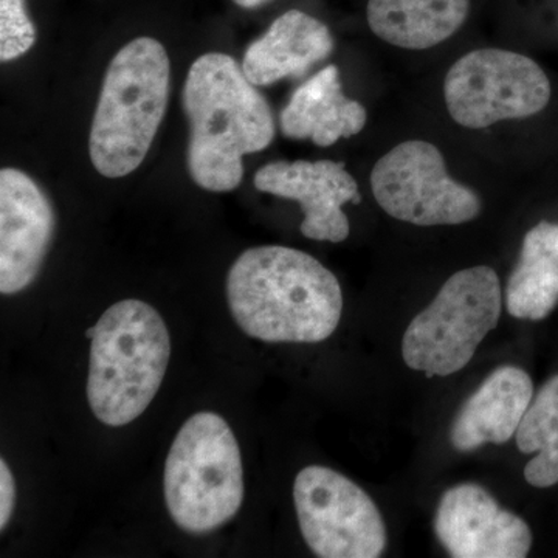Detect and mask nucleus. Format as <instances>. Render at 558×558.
<instances>
[{
    "mask_svg": "<svg viewBox=\"0 0 558 558\" xmlns=\"http://www.w3.org/2000/svg\"><path fill=\"white\" fill-rule=\"evenodd\" d=\"M234 322L267 343H319L339 326V279L301 250L263 245L245 250L227 277Z\"/></svg>",
    "mask_w": 558,
    "mask_h": 558,
    "instance_id": "f257e3e1",
    "label": "nucleus"
},
{
    "mask_svg": "<svg viewBox=\"0 0 558 558\" xmlns=\"http://www.w3.org/2000/svg\"><path fill=\"white\" fill-rule=\"evenodd\" d=\"M190 121L189 170L201 189L229 193L244 175L242 159L270 146L275 119L269 102L223 53L202 54L183 86Z\"/></svg>",
    "mask_w": 558,
    "mask_h": 558,
    "instance_id": "f03ea898",
    "label": "nucleus"
},
{
    "mask_svg": "<svg viewBox=\"0 0 558 558\" xmlns=\"http://www.w3.org/2000/svg\"><path fill=\"white\" fill-rule=\"evenodd\" d=\"M90 341L92 413L108 427H124L159 392L171 357L170 332L150 304L123 300L101 315Z\"/></svg>",
    "mask_w": 558,
    "mask_h": 558,
    "instance_id": "7ed1b4c3",
    "label": "nucleus"
},
{
    "mask_svg": "<svg viewBox=\"0 0 558 558\" xmlns=\"http://www.w3.org/2000/svg\"><path fill=\"white\" fill-rule=\"evenodd\" d=\"M171 65L159 40L137 38L110 61L92 120V165L109 179L137 170L148 156L170 97Z\"/></svg>",
    "mask_w": 558,
    "mask_h": 558,
    "instance_id": "20e7f679",
    "label": "nucleus"
},
{
    "mask_svg": "<svg viewBox=\"0 0 558 558\" xmlns=\"http://www.w3.org/2000/svg\"><path fill=\"white\" fill-rule=\"evenodd\" d=\"M165 501L189 534H208L229 523L244 501L240 444L226 418L194 414L179 429L165 464Z\"/></svg>",
    "mask_w": 558,
    "mask_h": 558,
    "instance_id": "39448f33",
    "label": "nucleus"
},
{
    "mask_svg": "<svg viewBox=\"0 0 558 558\" xmlns=\"http://www.w3.org/2000/svg\"><path fill=\"white\" fill-rule=\"evenodd\" d=\"M501 282L487 266L458 271L405 330L402 355L411 369L447 377L468 366L481 341L497 328Z\"/></svg>",
    "mask_w": 558,
    "mask_h": 558,
    "instance_id": "423d86ee",
    "label": "nucleus"
},
{
    "mask_svg": "<svg viewBox=\"0 0 558 558\" xmlns=\"http://www.w3.org/2000/svg\"><path fill=\"white\" fill-rule=\"evenodd\" d=\"M451 119L470 130L542 112L550 83L537 62L515 51L481 49L454 62L444 83Z\"/></svg>",
    "mask_w": 558,
    "mask_h": 558,
    "instance_id": "0eeeda50",
    "label": "nucleus"
},
{
    "mask_svg": "<svg viewBox=\"0 0 558 558\" xmlns=\"http://www.w3.org/2000/svg\"><path fill=\"white\" fill-rule=\"evenodd\" d=\"M301 534L322 558H377L387 529L369 495L336 470L310 465L293 484Z\"/></svg>",
    "mask_w": 558,
    "mask_h": 558,
    "instance_id": "6e6552de",
    "label": "nucleus"
},
{
    "mask_svg": "<svg viewBox=\"0 0 558 558\" xmlns=\"http://www.w3.org/2000/svg\"><path fill=\"white\" fill-rule=\"evenodd\" d=\"M371 186L389 216L414 226H458L481 211L480 197L450 178L440 150L424 140L400 143L385 154Z\"/></svg>",
    "mask_w": 558,
    "mask_h": 558,
    "instance_id": "1a4fd4ad",
    "label": "nucleus"
},
{
    "mask_svg": "<svg viewBox=\"0 0 558 558\" xmlns=\"http://www.w3.org/2000/svg\"><path fill=\"white\" fill-rule=\"evenodd\" d=\"M57 229L53 205L16 168L0 171V292L14 295L38 277Z\"/></svg>",
    "mask_w": 558,
    "mask_h": 558,
    "instance_id": "9d476101",
    "label": "nucleus"
},
{
    "mask_svg": "<svg viewBox=\"0 0 558 558\" xmlns=\"http://www.w3.org/2000/svg\"><path fill=\"white\" fill-rule=\"evenodd\" d=\"M435 532L454 558H523L532 548L526 521L499 508L478 484H459L442 495Z\"/></svg>",
    "mask_w": 558,
    "mask_h": 558,
    "instance_id": "9b49d317",
    "label": "nucleus"
},
{
    "mask_svg": "<svg viewBox=\"0 0 558 558\" xmlns=\"http://www.w3.org/2000/svg\"><path fill=\"white\" fill-rule=\"evenodd\" d=\"M256 190L282 199L296 201L303 208L301 233L310 240L343 242L349 220L348 202L359 204V185L343 163L332 160L274 161L255 174Z\"/></svg>",
    "mask_w": 558,
    "mask_h": 558,
    "instance_id": "f8f14e48",
    "label": "nucleus"
},
{
    "mask_svg": "<svg viewBox=\"0 0 558 558\" xmlns=\"http://www.w3.org/2000/svg\"><path fill=\"white\" fill-rule=\"evenodd\" d=\"M534 398V384L517 366L495 369L464 403L450 432L451 446L473 451L486 444H506L515 436Z\"/></svg>",
    "mask_w": 558,
    "mask_h": 558,
    "instance_id": "ddd939ff",
    "label": "nucleus"
},
{
    "mask_svg": "<svg viewBox=\"0 0 558 558\" xmlns=\"http://www.w3.org/2000/svg\"><path fill=\"white\" fill-rule=\"evenodd\" d=\"M328 25L300 10L279 16L245 51L242 70L256 87L303 76L332 53Z\"/></svg>",
    "mask_w": 558,
    "mask_h": 558,
    "instance_id": "4468645a",
    "label": "nucleus"
},
{
    "mask_svg": "<svg viewBox=\"0 0 558 558\" xmlns=\"http://www.w3.org/2000/svg\"><path fill=\"white\" fill-rule=\"evenodd\" d=\"M284 137L312 140L315 145H333L340 138L357 135L366 124V110L349 100L336 65L319 70L301 84L279 117Z\"/></svg>",
    "mask_w": 558,
    "mask_h": 558,
    "instance_id": "2eb2a0df",
    "label": "nucleus"
},
{
    "mask_svg": "<svg viewBox=\"0 0 558 558\" xmlns=\"http://www.w3.org/2000/svg\"><path fill=\"white\" fill-rule=\"evenodd\" d=\"M470 0H369L374 35L400 49L425 50L454 35L468 20Z\"/></svg>",
    "mask_w": 558,
    "mask_h": 558,
    "instance_id": "dca6fc26",
    "label": "nucleus"
},
{
    "mask_svg": "<svg viewBox=\"0 0 558 558\" xmlns=\"http://www.w3.org/2000/svg\"><path fill=\"white\" fill-rule=\"evenodd\" d=\"M558 304V226L537 223L529 230L519 264L506 289V306L512 317L539 322Z\"/></svg>",
    "mask_w": 558,
    "mask_h": 558,
    "instance_id": "f3484780",
    "label": "nucleus"
},
{
    "mask_svg": "<svg viewBox=\"0 0 558 558\" xmlns=\"http://www.w3.org/2000/svg\"><path fill=\"white\" fill-rule=\"evenodd\" d=\"M521 453L535 457L524 469L531 486L548 488L558 484V374L546 381L532 400L515 433Z\"/></svg>",
    "mask_w": 558,
    "mask_h": 558,
    "instance_id": "a211bd4d",
    "label": "nucleus"
},
{
    "mask_svg": "<svg viewBox=\"0 0 558 558\" xmlns=\"http://www.w3.org/2000/svg\"><path fill=\"white\" fill-rule=\"evenodd\" d=\"M35 40V25L25 0H0V60H16L32 49Z\"/></svg>",
    "mask_w": 558,
    "mask_h": 558,
    "instance_id": "6ab92c4d",
    "label": "nucleus"
},
{
    "mask_svg": "<svg viewBox=\"0 0 558 558\" xmlns=\"http://www.w3.org/2000/svg\"><path fill=\"white\" fill-rule=\"evenodd\" d=\"M16 505V484L7 462L0 461V529L5 531L9 526Z\"/></svg>",
    "mask_w": 558,
    "mask_h": 558,
    "instance_id": "aec40b11",
    "label": "nucleus"
},
{
    "mask_svg": "<svg viewBox=\"0 0 558 558\" xmlns=\"http://www.w3.org/2000/svg\"><path fill=\"white\" fill-rule=\"evenodd\" d=\"M236 5L242 7V9H258V7L264 5V3L270 2V0H233Z\"/></svg>",
    "mask_w": 558,
    "mask_h": 558,
    "instance_id": "412c9836",
    "label": "nucleus"
},
{
    "mask_svg": "<svg viewBox=\"0 0 558 558\" xmlns=\"http://www.w3.org/2000/svg\"><path fill=\"white\" fill-rule=\"evenodd\" d=\"M94 336H95V326H94V328L87 329V332H86L87 339H92V337H94Z\"/></svg>",
    "mask_w": 558,
    "mask_h": 558,
    "instance_id": "4be33fe9",
    "label": "nucleus"
}]
</instances>
